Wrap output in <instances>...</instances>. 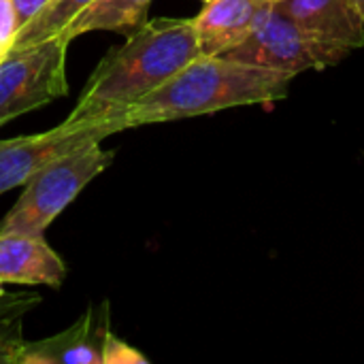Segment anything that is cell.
<instances>
[{"instance_id":"cell-19","label":"cell","mask_w":364,"mask_h":364,"mask_svg":"<svg viewBox=\"0 0 364 364\" xmlns=\"http://www.w3.org/2000/svg\"><path fill=\"white\" fill-rule=\"evenodd\" d=\"M203 2H211V0H203Z\"/></svg>"},{"instance_id":"cell-7","label":"cell","mask_w":364,"mask_h":364,"mask_svg":"<svg viewBox=\"0 0 364 364\" xmlns=\"http://www.w3.org/2000/svg\"><path fill=\"white\" fill-rule=\"evenodd\" d=\"M109 335V301H102L98 307H87L66 331L32 343L21 341L11 364H105Z\"/></svg>"},{"instance_id":"cell-4","label":"cell","mask_w":364,"mask_h":364,"mask_svg":"<svg viewBox=\"0 0 364 364\" xmlns=\"http://www.w3.org/2000/svg\"><path fill=\"white\" fill-rule=\"evenodd\" d=\"M352 49L318 38L301 28L275 0L262 11L252 32L222 58L243 64L288 73L322 70L339 64Z\"/></svg>"},{"instance_id":"cell-8","label":"cell","mask_w":364,"mask_h":364,"mask_svg":"<svg viewBox=\"0 0 364 364\" xmlns=\"http://www.w3.org/2000/svg\"><path fill=\"white\" fill-rule=\"evenodd\" d=\"M64 279L66 264L47 245L43 235H0V286L26 284L60 288Z\"/></svg>"},{"instance_id":"cell-1","label":"cell","mask_w":364,"mask_h":364,"mask_svg":"<svg viewBox=\"0 0 364 364\" xmlns=\"http://www.w3.org/2000/svg\"><path fill=\"white\" fill-rule=\"evenodd\" d=\"M198 55L194 19L147 21L126 36L122 47L102 58L64 122H122L119 117L134 102L158 90Z\"/></svg>"},{"instance_id":"cell-6","label":"cell","mask_w":364,"mask_h":364,"mask_svg":"<svg viewBox=\"0 0 364 364\" xmlns=\"http://www.w3.org/2000/svg\"><path fill=\"white\" fill-rule=\"evenodd\" d=\"M119 130H124V126L117 119L83 124L62 122L53 130L41 134L0 141V194L26 183L36 171H41L45 164L60 158L62 154L83 143H100L102 139Z\"/></svg>"},{"instance_id":"cell-17","label":"cell","mask_w":364,"mask_h":364,"mask_svg":"<svg viewBox=\"0 0 364 364\" xmlns=\"http://www.w3.org/2000/svg\"><path fill=\"white\" fill-rule=\"evenodd\" d=\"M352 2H354V6L358 9V13L364 17V0H352Z\"/></svg>"},{"instance_id":"cell-16","label":"cell","mask_w":364,"mask_h":364,"mask_svg":"<svg viewBox=\"0 0 364 364\" xmlns=\"http://www.w3.org/2000/svg\"><path fill=\"white\" fill-rule=\"evenodd\" d=\"M49 2L51 0H13V9H15V17H17V28L26 26Z\"/></svg>"},{"instance_id":"cell-20","label":"cell","mask_w":364,"mask_h":364,"mask_svg":"<svg viewBox=\"0 0 364 364\" xmlns=\"http://www.w3.org/2000/svg\"><path fill=\"white\" fill-rule=\"evenodd\" d=\"M2 58H4V55H2V53H0V60H2Z\"/></svg>"},{"instance_id":"cell-2","label":"cell","mask_w":364,"mask_h":364,"mask_svg":"<svg viewBox=\"0 0 364 364\" xmlns=\"http://www.w3.org/2000/svg\"><path fill=\"white\" fill-rule=\"evenodd\" d=\"M294 77L222 55H198L158 90L134 102L119 119L124 128L162 124L224 109L264 105L288 96Z\"/></svg>"},{"instance_id":"cell-13","label":"cell","mask_w":364,"mask_h":364,"mask_svg":"<svg viewBox=\"0 0 364 364\" xmlns=\"http://www.w3.org/2000/svg\"><path fill=\"white\" fill-rule=\"evenodd\" d=\"M41 305L38 294H9L0 296V363L11 364L17 346L23 341L21 326L26 314Z\"/></svg>"},{"instance_id":"cell-5","label":"cell","mask_w":364,"mask_h":364,"mask_svg":"<svg viewBox=\"0 0 364 364\" xmlns=\"http://www.w3.org/2000/svg\"><path fill=\"white\" fill-rule=\"evenodd\" d=\"M68 38L55 34L0 60V126L68 94Z\"/></svg>"},{"instance_id":"cell-10","label":"cell","mask_w":364,"mask_h":364,"mask_svg":"<svg viewBox=\"0 0 364 364\" xmlns=\"http://www.w3.org/2000/svg\"><path fill=\"white\" fill-rule=\"evenodd\" d=\"M301 28L322 41L358 49L364 45V17L352 0H275Z\"/></svg>"},{"instance_id":"cell-9","label":"cell","mask_w":364,"mask_h":364,"mask_svg":"<svg viewBox=\"0 0 364 364\" xmlns=\"http://www.w3.org/2000/svg\"><path fill=\"white\" fill-rule=\"evenodd\" d=\"M273 0H211L194 17L200 55H222L239 45Z\"/></svg>"},{"instance_id":"cell-11","label":"cell","mask_w":364,"mask_h":364,"mask_svg":"<svg viewBox=\"0 0 364 364\" xmlns=\"http://www.w3.org/2000/svg\"><path fill=\"white\" fill-rule=\"evenodd\" d=\"M149 4L151 0H94L60 34L68 41L92 30H111L130 36L147 23Z\"/></svg>"},{"instance_id":"cell-12","label":"cell","mask_w":364,"mask_h":364,"mask_svg":"<svg viewBox=\"0 0 364 364\" xmlns=\"http://www.w3.org/2000/svg\"><path fill=\"white\" fill-rule=\"evenodd\" d=\"M94 0H51L26 26H21L17 30L9 53L28 49V47H32V45H36L41 41H47V38L60 34Z\"/></svg>"},{"instance_id":"cell-15","label":"cell","mask_w":364,"mask_h":364,"mask_svg":"<svg viewBox=\"0 0 364 364\" xmlns=\"http://www.w3.org/2000/svg\"><path fill=\"white\" fill-rule=\"evenodd\" d=\"M17 17L13 9V0H0V53L6 55L13 38L17 34Z\"/></svg>"},{"instance_id":"cell-18","label":"cell","mask_w":364,"mask_h":364,"mask_svg":"<svg viewBox=\"0 0 364 364\" xmlns=\"http://www.w3.org/2000/svg\"><path fill=\"white\" fill-rule=\"evenodd\" d=\"M2 294H4V290H2V286H0V296H2Z\"/></svg>"},{"instance_id":"cell-14","label":"cell","mask_w":364,"mask_h":364,"mask_svg":"<svg viewBox=\"0 0 364 364\" xmlns=\"http://www.w3.org/2000/svg\"><path fill=\"white\" fill-rule=\"evenodd\" d=\"M147 364V358L136 352L134 348H130L128 343H124L122 339H117L113 333L107 339V348H105V364Z\"/></svg>"},{"instance_id":"cell-3","label":"cell","mask_w":364,"mask_h":364,"mask_svg":"<svg viewBox=\"0 0 364 364\" xmlns=\"http://www.w3.org/2000/svg\"><path fill=\"white\" fill-rule=\"evenodd\" d=\"M113 158L115 151L102 149L96 141L83 143L45 164L26 181L23 194L0 220V235H43L77 194L113 162Z\"/></svg>"}]
</instances>
